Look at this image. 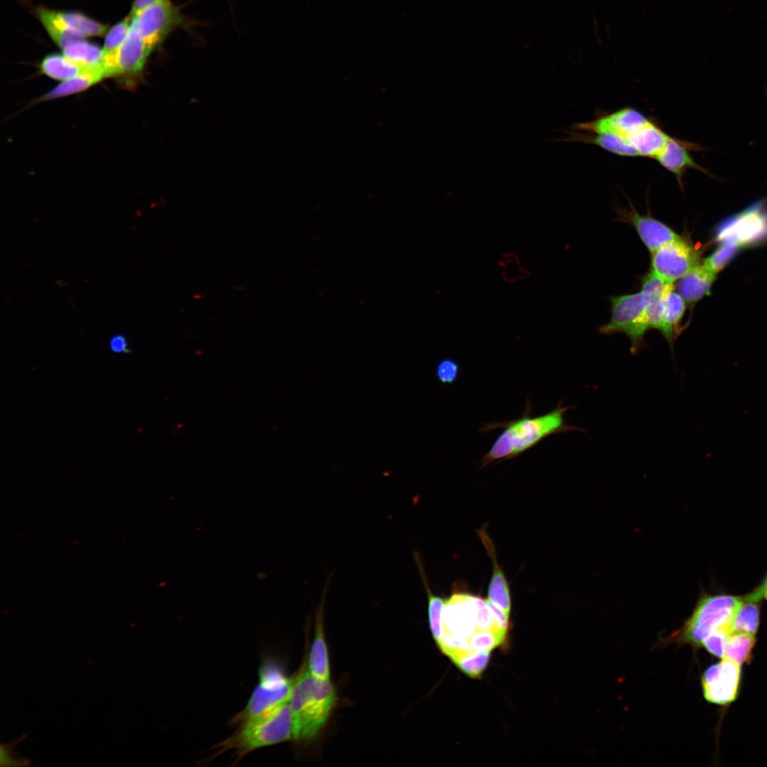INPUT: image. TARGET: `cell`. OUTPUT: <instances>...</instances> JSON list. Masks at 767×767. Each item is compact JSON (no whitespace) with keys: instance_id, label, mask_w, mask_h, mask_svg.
Returning a JSON list of instances; mask_svg holds the SVG:
<instances>
[{"instance_id":"6da1fadb","label":"cell","mask_w":767,"mask_h":767,"mask_svg":"<svg viewBox=\"0 0 767 767\" xmlns=\"http://www.w3.org/2000/svg\"><path fill=\"white\" fill-rule=\"evenodd\" d=\"M568 409V407L561 406L560 402L552 411L531 417V404L528 399L521 418L501 423L491 422L484 425L480 431L487 432L500 428H504V430L481 459V467L495 461L517 457L550 435L570 430H579L565 423L564 415Z\"/></svg>"},{"instance_id":"7a4b0ae2","label":"cell","mask_w":767,"mask_h":767,"mask_svg":"<svg viewBox=\"0 0 767 767\" xmlns=\"http://www.w3.org/2000/svg\"><path fill=\"white\" fill-rule=\"evenodd\" d=\"M335 690L330 680L314 677L303 666L293 678L289 699L293 739L310 741L325 726L335 705Z\"/></svg>"},{"instance_id":"3957f363","label":"cell","mask_w":767,"mask_h":767,"mask_svg":"<svg viewBox=\"0 0 767 767\" xmlns=\"http://www.w3.org/2000/svg\"><path fill=\"white\" fill-rule=\"evenodd\" d=\"M240 724L236 732L216 746L217 754L232 750L238 761L255 750L293 739L288 702Z\"/></svg>"},{"instance_id":"277c9868","label":"cell","mask_w":767,"mask_h":767,"mask_svg":"<svg viewBox=\"0 0 767 767\" xmlns=\"http://www.w3.org/2000/svg\"><path fill=\"white\" fill-rule=\"evenodd\" d=\"M742 603V597L732 595L702 596L690 617L680 630L672 635L670 641L700 647L703 640L713 631L722 628L731 629L734 619Z\"/></svg>"},{"instance_id":"5b68a950","label":"cell","mask_w":767,"mask_h":767,"mask_svg":"<svg viewBox=\"0 0 767 767\" xmlns=\"http://www.w3.org/2000/svg\"><path fill=\"white\" fill-rule=\"evenodd\" d=\"M259 679L246 707L233 719L234 723H244L289 702L293 678L286 677L273 662L262 663Z\"/></svg>"},{"instance_id":"8992f818","label":"cell","mask_w":767,"mask_h":767,"mask_svg":"<svg viewBox=\"0 0 767 767\" xmlns=\"http://www.w3.org/2000/svg\"><path fill=\"white\" fill-rule=\"evenodd\" d=\"M648 296L639 292L611 297L609 321L600 327L599 332L605 334L624 333L631 343V349L636 353L642 347L643 337L649 330L646 310Z\"/></svg>"},{"instance_id":"52a82bcc","label":"cell","mask_w":767,"mask_h":767,"mask_svg":"<svg viewBox=\"0 0 767 767\" xmlns=\"http://www.w3.org/2000/svg\"><path fill=\"white\" fill-rule=\"evenodd\" d=\"M190 23L181 6L170 0H160L131 18V27L153 49L173 31L187 28Z\"/></svg>"},{"instance_id":"ba28073f","label":"cell","mask_w":767,"mask_h":767,"mask_svg":"<svg viewBox=\"0 0 767 767\" xmlns=\"http://www.w3.org/2000/svg\"><path fill=\"white\" fill-rule=\"evenodd\" d=\"M698 264V252L681 237L652 253L651 270L668 283L678 281Z\"/></svg>"},{"instance_id":"9c48e42d","label":"cell","mask_w":767,"mask_h":767,"mask_svg":"<svg viewBox=\"0 0 767 767\" xmlns=\"http://www.w3.org/2000/svg\"><path fill=\"white\" fill-rule=\"evenodd\" d=\"M153 50L131 26L128 36L120 47L114 53L104 55L102 68L105 77L141 74Z\"/></svg>"},{"instance_id":"30bf717a","label":"cell","mask_w":767,"mask_h":767,"mask_svg":"<svg viewBox=\"0 0 767 767\" xmlns=\"http://www.w3.org/2000/svg\"><path fill=\"white\" fill-rule=\"evenodd\" d=\"M740 665L723 658L708 668L702 678L705 698L709 702L727 705L737 697L740 682Z\"/></svg>"},{"instance_id":"8fae6325","label":"cell","mask_w":767,"mask_h":767,"mask_svg":"<svg viewBox=\"0 0 767 767\" xmlns=\"http://www.w3.org/2000/svg\"><path fill=\"white\" fill-rule=\"evenodd\" d=\"M651 121L631 107H624L592 121L572 126L576 131L616 135L630 143L631 140Z\"/></svg>"},{"instance_id":"7c38bea8","label":"cell","mask_w":767,"mask_h":767,"mask_svg":"<svg viewBox=\"0 0 767 767\" xmlns=\"http://www.w3.org/2000/svg\"><path fill=\"white\" fill-rule=\"evenodd\" d=\"M630 203V202H629ZM629 205V209L619 211L624 221L631 224L636 230L641 240L652 254L657 249L680 237L666 224L653 217L650 214H640Z\"/></svg>"},{"instance_id":"4fadbf2b","label":"cell","mask_w":767,"mask_h":767,"mask_svg":"<svg viewBox=\"0 0 767 767\" xmlns=\"http://www.w3.org/2000/svg\"><path fill=\"white\" fill-rule=\"evenodd\" d=\"M700 150V147L697 144L670 136L656 160L661 166L675 175L679 185L682 187L684 175L689 169H694L711 175L705 168L695 162L690 152Z\"/></svg>"},{"instance_id":"5bb4252c","label":"cell","mask_w":767,"mask_h":767,"mask_svg":"<svg viewBox=\"0 0 767 767\" xmlns=\"http://www.w3.org/2000/svg\"><path fill=\"white\" fill-rule=\"evenodd\" d=\"M477 533L492 561V575L488 587V599L510 616L511 597L509 584L503 570L498 565L495 548L485 528Z\"/></svg>"},{"instance_id":"9a60e30c","label":"cell","mask_w":767,"mask_h":767,"mask_svg":"<svg viewBox=\"0 0 767 767\" xmlns=\"http://www.w3.org/2000/svg\"><path fill=\"white\" fill-rule=\"evenodd\" d=\"M442 620L445 632L466 638H469L477 630L459 592H454L450 598L445 599Z\"/></svg>"},{"instance_id":"2e32d148","label":"cell","mask_w":767,"mask_h":767,"mask_svg":"<svg viewBox=\"0 0 767 767\" xmlns=\"http://www.w3.org/2000/svg\"><path fill=\"white\" fill-rule=\"evenodd\" d=\"M714 279V273L698 264L678 281L676 290L685 303L692 305L709 293Z\"/></svg>"},{"instance_id":"e0dca14e","label":"cell","mask_w":767,"mask_h":767,"mask_svg":"<svg viewBox=\"0 0 767 767\" xmlns=\"http://www.w3.org/2000/svg\"><path fill=\"white\" fill-rule=\"evenodd\" d=\"M317 609L315 631L307 668L309 672L320 680H330V662L323 628V599Z\"/></svg>"},{"instance_id":"ac0fdd59","label":"cell","mask_w":767,"mask_h":767,"mask_svg":"<svg viewBox=\"0 0 767 767\" xmlns=\"http://www.w3.org/2000/svg\"><path fill=\"white\" fill-rule=\"evenodd\" d=\"M685 310V300L675 290L673 284L669 285L663 300V330L660 333L671 347L678 334V326Z\"/></svg>"},{"instance_id":"d6986e66","label":"cell","mask_w":767,"mask_h":767,"mask_svg":"<svg viewBox=\"0 0 767 767\" xmlns=\"http://www.w3.org/2000/svg\"><path fill=\"white\" fill-rule=\"evenodd\" d=\"M569 137L564 141H572L596 145L611 153L629 157L640 156L637 150L622 138L606 133L567 132Z\"/></svg>"},{"instance_id":"ffe728a7","label":"cell","mask_w":767,"mask_h":767,"mask_svg":"<svg viewBox=\"0 0 767 767\" xmlns=\"http://www.w3.org/2000/svg\"><path fill=\"white\" fill-rule=\"evenodd\" d=\"M55 18L73 34L82 38L102 36L109 26L94 21L79 12L52 10Z\"/></svg>"},{"instance_id":"44dd1931","label":"cell","mask_w":767,"mask_h":767,"mask_svg":"<svg viewBox=\"0 0 767 767\" xmlns=\"http://www.w3.org/2000/svg\"><path fill=\"white\" fill-rule=\"evenodd\" d=\"M670 136L652 121L630 141L640 156L655 159L665 146Z\"/></svg>"},{"instance_id":"7402d4cb","label":"cell","mask_w":767,"mask_h":767,"mask_svg":"<svg viewBox=\"0 0 767 767\" xmlns=\"http://www.w3.org/2000/svg\"><path fill=\"white\" fill-rule=\"evenodd\" d=\"M62 54L86 70L102 68V49L92 43L80 38L62 49ZM103 69V68H102Z\"/></svg>"},{"instance_id":"603a6c76","label":"cell","mask_w":767,"mask_h":767,"mask_svg":"<svg viewBox=\"0 0 767 767\" xmlns=\"http://www.w3.org/2000/svg\"><path fill=\"white\" fill-rule=\"evenodd\" d=\"M104 77L102 68L86 70L75 77L62 81L42 96L40 100L53 99L82 92Z\"/></svg>"},{"instance_id":"cb8c5ba5","label":"cell","mask_w":767,"mask_h":767,"mask_svg":"<svg viewBox=\"0 0 767 767\" xmlns=\"http://www.w3.org/2000/svg\"><path fill=\"white\" fill-rule=\"evenodd\" d=\"M42 73L58 80L65 81L89 70L68 59L63 54L52 53L43 58L40 64Z\"/></svg>"},{"instance_id":"d4e9b609","label":"cell","mask_w":767,"mask_h":767,"mask_svg":"<svg viewBox=\"0 0 767 767\" xmlns=\"http://www.w3.org/2000/svg\"><path fill=\"white\" fill-rule=\"evenodd\" d=\"M415 558L416 562L418 564V570H420V575L422 577V580L423 581L424 586L425 587V590H426V592H427V594H428V621H429L430 629L433 637L435 641L436 642V643L437 644L440 641V640L442 639V638L443 637V636L445 634V629H444L443 620H442V612H443V609H444V606H445L446 599H443L442 597H441L440 596L435 595L431 592V590H430V587L428 586V582L426 580V577H425V575L423 567L422 564L420 562V559H419V557H418V556L417 555L416 553H415Z\"/></svg>"},{"instance_id":"484cf974","label":"cell","mask_w":767,"mask_h":767,"mask_svg":"<svg viewBox=\"0 0 767 767\" xmlns=\"http://www.w3.org/2000/svg\"><path fill=\"white\" fill-rule=\"evenodd\" d=\"M754 635L744 632L732 631L728 636L724 647V658L739 665L751 658V650L755 644Z\"/></svg>"},{"instance_id":"4316f807","label":"cell","mask_w":767,"mask_h":767,"mask_svg":"<svg viewBox=\"0 0 767 767\" xmlns=\"http://www.w3.org/2000/svg\"><path fill=\"white\" fill-rule=\"evenodd\" d=\"M36 13L52 40L62 50L70 43L82 38L72 33L55 18L52 10L38 7Z\"/></svg>"},{"instance_id":"83f0119b","label":"cell","mask_w":767,"mask_h":767,"mask_svg":"<svg viewBox=\"0 0 767 767\" xmlns=\"http://www.w3.org/2000/svg\"><path fill=\"white\" fill-rule=\"evenodd\" d=\"M459 594L477 629H496L491 614L484 599L464 592H459Z\"/></svg>"},{"instance_id":"f1b7e54d","label":"cell","mask_w":767,"mask_h":767,"mask_svg":"<svg viewBox=\"0 0 767 767\" xmlns=\"http://www.w3.org/2000/svg\"><path fill=\"white\" fill-rule=\"evenodd\" d=\"M490 656L491 651H472L459 655L451 660L467 676L478 678L486 668Z\"/></svg>"},{"instance_id":"f546056e","label":"cell","mask_w":767,"mask_h":767,"mask_svg":"<svg viewBox=\"0 0 767 767\" xmlns=\"http://www.w3.org/2000/svg\"><path fill=\"white\" fill-rule=\"evenodd\" d=\"M759 614L757 602H748L743 599V603L732 622V631L755 635L759 624Z\"/></svg>"},{"instance_id":"4dcf8cb0","label":"cell","mask_w":767,"mask_h":767,"mask_svg":"<svg viewBox=\"0 0 767 767\" xmlns=\"http://www.w3.org/2000/svg\"><path fill=\"white\" fill-rule=\"evenodd\" d=\"M506 638L496 629H477L467 640L473 651H491L505 643Z\"/></svg>"},{"instance_id":"1f68e13d","label":"cell","mask_w":767,"mask_h":767,"mask_svg":"<svg viewBox=\"0 0 767 767\" xmlns=\"http://www.w3.org/2000/svg\"><path fill=\"white\" fill-rule=\"evenodd\" d=\"M131 26V18L126 16L107 32L102 48L104 55L116 51L128 36Z\"/></svg>"},{"instance_id":"d6a6232c","label":"cell","mask_w":767,"mask_h":767,"mask_svg":"<svg viewBox=\"0 0 767 767\" xmlns=\"http://www.w3.org/2000/svg\"><path fill=\"white\" fill-rule=\"evenodd\" d=\"M738 248L736 244L724 242L705 260L703 265L716 275L731 261Z\"/></svg>"},{"instance_id":"836d02e7","label":"cell","mask_w":767,"mask_h":767,"mask_svg":"<svg viewBox=\"0 0 767 767\" xmlns=\"http://www.w3.org/2000/svg\"><path fill=\"white\" fill-rule=\"evenodd\" d=\"M442 653L450 660L465 653L472 651L466 638L445 632L440 641L437 644Z\"/></svg>"},{"instance_id":"e575fe53","label":"cell","mask_w":767,"mask_h":767,"mask_svg":"<svg viewBox=\"0 0 767 767\" xmlns=\"http://www.w3.org/2000/svg\"><path fill=\"white\" fill-rule=\"evenodd\" d=\"M731 631L730 628H722L713 631L703 640L701 646L704 647L709 653L718 658H723L726 641Z\"/></svg>"},{"instance_id":"d590c367","label":"cell","mask_w":767,"mask_h":767,"mask_svg":"<svg viewBox=\"0 0 767 767\" xmlns=\"http://www.w3.org/2000/svg\"><path fill=\"white\" fill-rule=\"evenodd\" d=\"M436 376L440 382L443 384H454L460 375V365L458 361L452 358L442 359L437 365Z\"/></svg>"},{"instance_id":"8d00e7d4","label":"cell","mask_w":767,"mask_h":767,"mask_svg":"<svg viewBox=\"0 0 767 767\" xmlns=\"http://www.w3.org/2000/svg\"><path fill=\"white\" fill-rule=\"evenodd\" d=\"M484 599L491 614L495 629L506 637L507 633L510 629V616L491 602L488 598Z\"/></svg>"},{"instance_id":"74e56055","label":"cell","mask_w":767,"mask_h":767,"mask_svg":"<svg viewBox=\"0 0 767 767\" xmlns=\"http://www.w3.org/2000/svg\"><path fill=\"white\" fill-rule=\"evenodd\" d=\"M743 599L745 601L759 602L762 599H767V575L753 592L746 595Z\"/></svg>"},{"instance_id":"f35d334b","label":"cell","mask_w":767,"mask_h":767,"mask_svg":"<svg viewBox=\"0 0 767 767\" xmlns=\"http://www.w3.org/2000/svg\"><path fill=\"white\" fill-rule=\"evenodd\" d=\"M109 347L115 353H128L130 351L126 339L122 334L114 335L110 339Z\"/></svg>"},{"instance_id":"ab89813d","label":"cell","mask_w":767,"mask_h":767,"mask_svg":"<svg viewBox=\"0 0 767 767\" xmlns=\"http://www.w3.org/2000/svg\"><path fill=\"white\" fill-rule=\"evenodd\" d=\"M158 1L160 0H134L129 16H130L131 18H133L141 11Z\"/></svg>"}]
</instances>
